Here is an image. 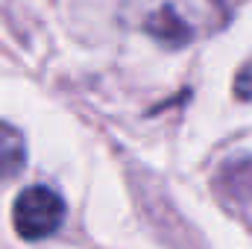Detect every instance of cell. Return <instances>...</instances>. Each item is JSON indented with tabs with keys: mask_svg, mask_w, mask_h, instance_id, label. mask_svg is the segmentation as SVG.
Listing matches in <instances>:
<instances>
[{
	"mask_svg": "<svg viewBox=\"0 0 252 249\" xmlns=\"http://www.w3.org/2000/svg\"><path fill=\"white\" fill-rule=\"evenodd\" d=\"M235 0H126L124 18L164 47H188L220 32Z\"/></svg>",
	"mask_w": 252,
	"mask_h": 249,
	"instance_id": "obj_1",
	"label": "cell"
},
{
	"mask_svg": "<svg viewBox=\"0 0 252 249\" xmlns=\"http://www.w3.org/2000/svg\"><path fill=\"white\" fill-rule=\"evenodd\" d=\"M64 220V202L56 190L44 185H32L18 193L12 208L15 232L24 241H41L50 238Z\"/></svg>",
	"mask_w": 252,
	"mask_h": 249,
	"instance_id": "obj_2",
	"label": "cell"
},
{
	"mask_svg": "<svg viewBox=\"0 0 252 249\" xmlns=\"http://www.w3.org/2000/svg\"><path fill=\"white\" fill-rule=\"evenodd\" d=\"M24 158H27V147H24L21 132L0 124V182H6L15 173H21Z\"/></svg>",
	"mask_w": 252,
	"mask_h": 249,
	"instance_id": "obj_3",
	"label": "cell"
},
{
	"mask_svg": "<svg viewBox=\"0 0 252 249\" xmlns=\"http://www.w3.org/2000/svg\"><path fill=\"white\" fill-rule=\"evenodd\" d=\"M235 94L241 100H252V59H247L235 73Z\"/></svg>",
	"mask_w": 252,
	"mask_h": 249,
	"instance_id": "obj_4",
	"label": "cell"
}]
</instances>
